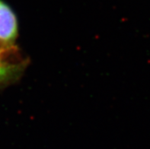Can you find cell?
Wrapping results in <instances>:
<instances>
[{"instance_id":"cell-1","label":"cell","mask_w":150,"mask_h":149,"mask_svg":"<svg viewBox=\"0 0 150 149\" xmlns=\"http://www.w3.org/2000/svg\"><path fill=\"white\" fill-rule=\"evenodd\" d=\"M25 62L18 57L17 47L0 48V88L17 81L22 75Z\"/></svg>"},{"instance_id":"cell-2","label":"cell","mask_w":150,"mask_h":149,"mask_svg":"<svg viewBox=\"0 0 150 149\" xmlns=\"http://www.w3.org/2000/svg\"><path fill=\"white\" fill-rule=\"evenodd\" d=\"M18 21L16 15L7 3L0 0V48L16 47Z\"/></svg>"}]
</instances>
